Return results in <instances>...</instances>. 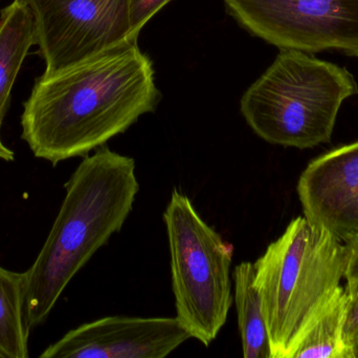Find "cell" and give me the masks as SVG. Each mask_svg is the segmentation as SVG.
<instances>
[{"label": "cell", "mask_w": 358, "mask_h": 358, "mask_svg": "<svg viewBox=\"0 0 358 358\" xmlns=\"http://www.w3.org/2000/svg\"><path fill=\"white\" fill-rule=\"evenodd\" d=\"M349 250V263L345 279L347 281L346 291L348 296L352 294L358 287V240L347 244Z\"/></svg>", "instance_id": "obj_16"}, {"label": "cell", "mask_w": 358, "mask_h": 358, "mask_svg": "<svg viewBox=\"0 0 358 358\" xmlns=\"http://www.w3.org/2000/svg\"><path fill=\"white\" fill-rule=\"evenodd\" d=\"M33 13L36 46L54 75L128 42L130 0H24Z\"/></svg>", "instance_id": "obj_6"}, {"label": "cell", "mask_w": 358, "mask_h": 358, "mask_svg": "<svg viewBox=\"0 0 358 358\" xmlns=\"http://www.w3.org/2000/svg\"><path fill=\"white\" fill-rule=\"evenodd\" d=\"M64 188L45 243L25 271L31 328L45 322L75 275L123 228L140 191L136 161L104 145L84 157Z\"/></svg>", "instance_id": "obj_2"}, {"label": "cell", "mask_w": 358, "mask_h": 358, "mask_svg": "<svg viewBox=\"0 0 358 358\" xmlns=\"http://www.w3.org/2000/svg\"><path fill=\"white\" fill-rule=\"evenodd\" d=\"M138 41L36 80L21 116V138L56 166L85 157L155 111L159 90Z\"/></svg>", "instance_id": "obj_1"}, {"label": "cell", "mask_w": 358, "mask_h": 358, "mask_svg": "<svg viewBox=\"0 0 358 358\" xmlns=\"http://www.w3.org/2000/svg\"><path fill=\"white\" fill-rule=\"evenodd\" d=\"M34 44L35 22L31 8L24 0H14L0 13V128L13 85Z\"/></svg>", "instance_id": "obj_10"}, {"label": "cell", "mask_w": 358, "mask_h": 358, "mask_svg": "<svg viewBox=\"0 0 358 358\" xmlns=\"http://www.w3.org/2000/svg\"><path fill=\"white\" fill-rule=\"evenodd\" d=\"M189 338L176 317L115 315L71 330L40 358H164Z\"/></svg>", "instance_id": "obj_8"}, {"label": "cell", "mask_w": 358, "mask_h": 358, "mask_svg": "<svg viewBox=\"0 0 358 358\" xmlns=\"http://www.w3.org/2000/svg\"><path fill=\"white\" fill-rule=\"evenodd\" d=\"M176 317L191 338L210 346L233 306L234 247L174 189L164 212Z\"/></svg>", "instance_id": "obj_5"}, {"label": "cell", "mask_w": 358, "mask_h": 358, "mask_svg": "<svg viewBox=\"0 0 358 358\" xmlns=\"http://www.w3.org/2000/svg\"><path fill=\"white\" fill-rule=\"evenodd\" d=\"M353 355H355V358H358V343L353 348Z\"/></svg>", "instance_id": "obj_18"}, {"label": "cell", "mask_w": 358, "mask_h": 358, "mask_svg": "<svg viewBox=\"0 0 358 358\" xmlns=\"http://www.w3.org/2000/svg\"><path fill=\"white\" fill-rule=\"evenodd\" d=\"M27 275L0 266V358L29 357Z\"/></svg>", "instance_id": "obj_11"}, {"label": "cell", "mask_w": 358, "mask_h": 358, "mask_svg": "<svg viewBox=\"0 0 358 358\" xmlns=\"http://www.w3.org/2000/svg\"><path fill=\"white\" fill-rule=\"evenodd\" d=\"M303 214L343 243L358 240V141L313 160L298 186Z\"/></svg>", "instance_id": "obj_9"}, {"label": "cell", "mask_w": 358, "mask_h": 358, "mask_svg": "<svg viewBox=\"0 0 358 358\" xmlns=\"http://www.w3.org/2000/svg\"><path fill=\"white\" fill-rule=\"evenodd\" d=\"M238 328L241 336L242 352L245 358H271L266 324L258 291L255 287L254 263L242 262L233 273Z\"/></svg>", "instance_id": "obj_12"}, {"label": "cell", "mask_w": 358, "mask_h": 358, "mask_svg": "<svg viewBox=\"0 0 358 358\" xmlns=\"http://www.w3.org/2000/svg\"><path fill=\"white\" fill-rule=\"evenodd\" d=\"M15 159V153L14 151H10L8 146L4 145V143L2 142L1 134H0V160H3V161H14Z\"/></svg>", "instance_id": "obj_17"}, {"label": "cell", "mask_w": 358, "mask_h": 358, "mask_svg": "<svg viewBox=\"0 0 358 358\" xmlns=\"http://www.w3.org/2000/svg\"><path fill=\"white\" fill-rule=\"evenodd\" d=\"M346 244L298 216L254 263L271 358H294L301 340L345 279Z\"/></svg>", "instance_id": "obj_3"}, {"label": "cell", "mask_w": 358, "mask_h": 358, "mask_svg": "<svg viewBox=\"0 0 358 358\" xmlns=\"http://www.w3.org/2000/svg\"><path fill=\"white\" fill-rule=\"evenodd\" d=\"M357 94V80L346 67L282 50L244 92L241 113L266 142L313 149L330 142L341 106Z\"/></svg>", "instance_id": "obj_4"}, {"label": "cell", "mask_w": 358, "mask_h": 358, "mask_svg": "<svg viewBox=\"0 0 358 358\" xmlns=\"http://www.w3.org/2000/svg\"><path fill=\"white\" fill-rule=\"evenodd\" d=\"M170 1L172 0H130V29L134 40H138V34L146 23Z\"/></svg>", "instance_id": "obj_14"}, {"label": "cell", "mask_w": 358, "mask_h": 358, "mask_svg": "<svg viewBox=\"0 0 358 358\" xmlns=\"http://www.w3.org/2000/svg\"><path fill=\"white\" fill-rule=\"evenodd\" d=\"M349 296L348 313H347L346 325L344 336L346 344L352 350L358 343V287ZM355 358V355H353Z\"/></svg>", "instance_id": "obj_15"}, {"label": "cell", "mask_w": 358, "mask_h": 358, "mask_svg": "<svg viewBox=\"0 0 358 358\" xmlns=\"http://www.w3.org/2000/svg\"><path fill=\"white\" fill-rule=\"evenodd\" d=\"M349 296L341 286L301 340L294 358H353L345 340Z\"/></svg>", "instance_id": "obj_13"}, {"label": "cell", "mask_w": 358, "mask_h": 358, "mask_svg": "<svg viewBox=\"0 0 358 358\" xmlns=\"http://www.w3.org/2000/svg\"><path fill=\"white\" fill-rule=\"evenodd\" d=\"M243 27L281 50L358 57V0H224Z\"/></svg>", "instance_id": "obj_7"}]
</instances>
